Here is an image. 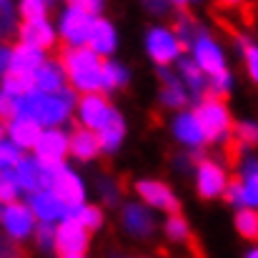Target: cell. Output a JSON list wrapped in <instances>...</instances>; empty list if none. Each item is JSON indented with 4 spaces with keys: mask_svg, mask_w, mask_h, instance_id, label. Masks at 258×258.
Segmentation results:
<instances>
[{
    "mask_svg": "<svg viewBox=\"0 0 258 258\" xmlns=\"http://www.w3.org/2000/svg\"><path fill=\"white\" fill-rule=\"evenodd\" d=\"M231 143H236V148L243 151H253L258 143V120L256 118H241L233 123V133H231Z\"/></svg>",
    "mask_w": 258,
    "mask_h": 258,
    "instance_id": "cell-32",
    "label": "cell"
},
{
    "mask_svg": "<svg viewBox=\"0 0 258 258\" xmlns=\"http://www.w3.org/2000/svg\"><path fill=\"white\" fill-rule=\"evenodd\" d=\"M98 138V146H100V156H118L120 148L125 146V138H128V120L123 113H118L105 128H100L95 133Z\"/></svg>",
    "mask_w": 258,
    "mask_h": 258,
    "instance_id": "cell-26",
    "label": "cell"
},
{
    "mask_svg": "<svg viewBox=\"0 0 258 258\" xmlns=\"http://www.w3.org/2000/svg\"><path fill=\"white\" fill-rule=\"evenodd\" d=\"M8 66H10V45L0 43V78L8 73Z\"/></svg>",
    "mask_w": 258,
    "mask_h": 258,
    "instance_id": "cell-49",
    "label": "cell"
},
{
    "mask_svg": "<svg viewBox=\"0 0 258 258\" xmlns=\"http://www.w3.org/2000/svg\"><path fill=\"white\" fill-rule=\"evenodd\" d=\"M168 131H171V138L183 148V153H190V156H198L206 151V133L198 123V118L193 115L190 108L185 110H178L171 115V123H168Z\"/></svg>",
    "mask_w": 258,
    "mask_h": 258,
    "instance_id": "cell-13",
    "label": "cell"
},
{
    "mask_svg": "<svg viewBox=\"0 0 258 258\" xmlns=\"http://www.w3.org/2000/svg\"><path fill=\"white\" fill-rule=\"evenodd\" d=\"M40 133H43V128H40L33 118L13 115L10 120H5V138H8L20 153H30Z\"/></svg>",
    "mask_w": 258,
    "mask_h": 258,
    "instance_id": "cell-22",
    "label": "cell"
},
{
    "mask_svg": "<svg viewBox=\"0 0 258 258\" xmlns=\"http://www.w3.org/2000/svg\"><path fill=\"white\" fill-rule=\"evenodd\" d=\"M143 53L156 68H173L185 55L171 23H151L143 30Z\"/></svg>",
    "mask_w": 258,
    "mask_h": 258,
    "instance_id": "cell-5",
    "label": "cell"
},
{
    "mask_svg": "<svg viewBox=\"0 0 258 258\" xmlns=\"http://www.w3.org/2000/svg\"><path fill=\"white\" fill-rule=\"evenodd\" d=\"M110 258H151V256H138V253H113Z\"/></svg>",
    "mask_w": 258,
    "mask_h": 258,
    "instance_id": "cell-52",
    "label": "cell"
},
{
    "mask_svg": "<svg viewBox=\"0 0 258 258\" xmlns=\"http://www.w3.org/2000/svg\"><path fill=\"white\" fill-rule=\"evenodd\" d=\"M190 110L198 118L208 146H231V133H233L236 118H233V110H231L228 100L203 95L201 100L193 103Z\"/></svg>",
    "mask_w": 258,
    "mask_h": 258,
    "instance_id": "cell-3",
    "label": "cell"
},
{
    "mask_svg": "<svg viewBox=\"0 0 258 258\" xmlns=\"http://www.w3.org/2000/svg\"><path fill=\"white\" fill-rule=\"evenodd\" d=\"M141 8L146 10V15L156 18L158 23H161L166 15H171V13H173L171 0H141Z\"/></svg>",
    "mask_w": 258,
    "mask_h": 258,
    "instance_id": "cell-44",
    "label": "cell"
},
{
    "mask_svg": "<svg viewBox=\"0 0 258 258\" xmlns=\"http://www.w3.org/2000/svg\"><path fill=\"white\" fill-rule=\"evenodd\" d=\"M133 193H136V201H141L153 213H166V216L180 213V196L166 178L141 175L133 180Z\"/></svg>",
    "mask_w": 258,
    "mask_h": 258,
    "instance_id": "cell-6",
    "label": "cell"
},
{
    "mask_svg": "<svg viewBox=\"0 0 258 258\" xmlns=\"http://www.w3.org/2000/svg\"><path fill=\"white\" fill-rule=\"evenodd\" d=\"M66 88H68V83H66V71H63L60 60L48 55L43 60V66L33 73V90L55 95V93H63Z\"/></svg>",
    "mask_w": 258,
    "mask_h": 258,
    "instance_id": "cell-23",
    "label": "cell"
},
{
    "mask_svg": "<svg viewBox=\"0 0 258 258\" xmlns=\"http://www.w3.org/2000/svg\"><path fill=\"white\" fill-rule=\"evenodd\" d=\"M118 223H120V231L131 241H138V243H146V241H151L158 233V218H156V213L151 208H146L136 198L123 201L118 206Z\"/></svg>",
    "mask_w": 258,
    "mask_h": 258,
    "instance_id": "cell-8",
    "label": "cell"
},
{
    "mask_svg": "<svg viewBox=\"0 0 258 258\" xmlns=\"http://www.w3.org/2000/svg\"><path fill=\"white\" fill-rule=\"evenodd\" d=\"M198 25H201V23H198L190 13H178V15H175V20L171 23V28H173V33H175V38L180 40L183 50H185V45L190 43V38L196 35Z\"/></svg>",
    "mask_w": 258,
    "mask_h": 258,
    "instance_id": "cell-39",
    "label": "cell"
},
{
    "mask_svg": "<svg viewBox=\"0 0 258 258\" xmlns=\"http://www.w3.org/2000/svg\"><path fill=\"white\" fill-rule=\"evenodd\" d=\"M45 3H48V5H66L68 0H45Z\"/></svg>",
    "mask_w": 258,
    "mask_h": 258,
    "instance_id": "cell-54",
    "label": "cell"
},
{
    "mask_svg": "<svg viewBox=\"0 0 258 258\" xmlns=\"http://www.w3.org/2000/svg\"><path fill=\"white\" fill-rule=\"evenodd\" d=\"M218 8H223V10H236V8H243L248 0H213Z\"/></svg>",
    "mask_w": 258,
    "mask_h": 258,
    "instance_id": "cell-51",
    "label": "cell"
},
{
    "mask_svg": "<svg viewBox=\"0 0 258 258\" xmlns=\"http://www.w3.org/2000/svg\"><path fill=\"white\" fill-rule=\"evenodd\" d=\"M55 228V256H86L90 248V233L73 218H63Z\"/></svg>",
    "mask_w": 258,
    "mask_h": 258,
    "instance_id": "cell-15",
    "label": "cell"
},
{
    "mask_svg": "<svg viewBox=\"0 0 258 258\" xmlns=\"http://www.w3.org/2000/svg\"><path fill=\"white\" fill-rule=\"evenodd\" d=\"M233 211L241 208H256L258 206V178H248V180H238L231 175L223 196H221Z\"/></svg>",
    "mask_w": 258,
    "mask_h": 258,
    "instance_id": "cell-25",
    "label": "cell"
},
{
    "mask_svg": "<svg viewBox=\"0 0 258 258\" xmlns=\"http://www.w3.org/2000/svg\"><path fill=\"white\" fill-rule=\"evenodd\" d=\"M48 58V53L33 48V45H25V43H15L10 45V66H8V73H20V76H33L43 60Z\"/></svg>",
    "mask_w": 258,
    "mask_h": 258,
    "instance_id": "cell-27",
    "label": "cell"
},
{
    "mask_svg": "<svg viewBox=\"0 0 258 258\" xmlns=\"http://www.w3.org/2000/svg\"><path fill=\"white\" fill-rule=\"evenodd\" d=\"M161 231H163L166 241H171V243H188L190 236H193L190 221L183 213H168L166 221H163V226H161Z\"/></svg>",
    "mask_w": 258,
    "mask_h": 258,
    "instance_id": "cell-33",
    "label": "cell"
},
{
    "mask_svg": "<svg viewBox=\"0 0 258 258\" xmlns=\"http://www.w3.org/2000/svg\"><path fill=\"white\" fill-rule=\"evenodd\" d=\"M233 48L246 68V76L251 83H258V45H256V38L251 33H236L233 38Z\"/></svg>",
    "mask_w": 258,
    "mask_h": 258,
    "instance_id": "cell-30",
    "label": "cell"
},
{
    "mask_svg": "<svg viewBox=\"0 0 258 258\" xmlns=\"http://www.w3.org/2000/svg\"><path fill=\"white\" fill-rule=\"evenodd\" d=\"M18 15H15V0H0V43H8L10 35L18 30Z\"/></svg>",
    "mask_w": 258,
    "mask_h": 258,
    "instance_id": "cell-38",
    "label": "cell"
},
{
    "mask_svg": "<svg viewBox=\"0 0 258 258\" xmlns=\"http://www.w3.org/2000/svg\"><path fill=\"white\" fill-rule=\"evenodd\" d=\"M88 50H93L100 60L105 58H115V53L120 50V30L118 25L100 15L93 20V28H90V35H88V43H86Z\"/></svg>",
    "mask_w": 258,
    "mask_h": 258,
    "instance_id": "cell-16",
    "label": "cell"
},
{
    "mask_svg": "<svg viewBox=\"0 0 258 258\" xmlns=\"http://www.w3.org/2000/svg\"><path fill=\"white\" fill-rule=\"evenodd\" d=\"M0 258H25V253L20 251V246H15L0 236Z\"/></svg>",
    "mask_w": 258,
    "mask_h": 258,
    "instance_id": "cell-48",
    "label": "cell"
},
{
    "mask_svg": "<svg viewBox=\"0 0 258 258\" xmlns=\"http://www.w3.org/2000/svg\"><path fill=\"white\" fill-rule=\"evenodd\" d=\"M68 3L76 5V8H81L90 18H100L105 13V8H108V0H68Z\"/></svg>",
    "mask_w": 258,
    "mask_h": 258,
    "instance_id": "cell-45",
    "label": "cell"
},
{
    "mask_svg": "<svg viewBox=\"0 0 258 258\" xmlns=\"http://www.w3.org/2000/svg\"><path fill=\"white\" fill-rule=\"evenodd\" d=\"M236 178H238V180L258 178V156L253 151L238 153V161H236Z\"/></svg>",
    "mask_w": 258,
    "mask_h": 258,
    "instance_id": "cell-42",
    "label": "cell"
},
{
    "mask_svg": "<svg viewBox=\"0 0 258 258\" xmlns=\"http://www.w3.org/2000/svg\"><path fill=\"white\" fill-rule=\"evenodd\" d=\"M0 138H5V120H0Z\"/></svg>",
    "mask_w": 258,
    "mask_h": 258,
    "instance_id": "cell-55",
    "label": "cell"
},
{
    "mask_svg": "<svg viewBox=\"0 0 258 258\" xmlns=\"http://www.w3.org/2000/svg\"><path fill=\"white\" fill-rule=\"evenodd\" d=\"M30 241L35 243V248H38L40 253H55V228H53V226L38 223Z\"/></svg>",
    "mask_w": 258,
    "mask_h": 258,
    "instance_id": "cell-40",
    "label": "cell"
},
{
    "mask_svg": "<svg viewBox=\"0 0 258 258\" xmlns=\"http://www.w3.org/2000/svg\"><path fill=\"white\" fill-rule=\"evenodd\" d=\"M58 60L66 71L68 90H73L76 95L100 93V66H103V60L93 50H88V48H63Z\"/></svg>",
    "mask_w": 258,
    "mask_h": 258,
    "instance_id": "cell-2",
    "label": "cell"
},
{
    "mask_svg": "<svg viewBox=\"0 0 258 258\" xmlns=\"http://www.w3.org/2000/svg\"><path fill=\"white\" fill-rule=\"evenodd\" d=\"M18 43H25V45H33L43 53H50L55 45H58V33H55V25L50 18H40V20H25V23H18Z\"/></svg>",
    "mask_w": 258,
    "mask_h": 258,
    "instance_id": "cell-20",
    "label": "cell"
},
{
    "mask_svg": "<svg viewBox=\"0 0 258 258\" xmlns=\"http://www.w3.org/2000/svg\"><path fill=\"white\" fill-rule=\"evenodd\" d=\"M33 213V218L38 223H48V226H55L60 223L66 216H68V206L50 190V188H43V190H35L30 196L23 198Z\"/></svg>",
    "mask_w": 258,
    "mask_h": 258,
    "instance_id": "cell-17",
    "label": "cell"
},
{
    "mask_svg": "<svg viewBox=\"0 0 258 258\" xmlns=\"http://www.w3.org/2000/svg\"><path fill=\"white\" fill-rule=\"evenodd\" d=\"M76 98L78 95L68 88L55 95L33 90L23 98H15V115L33 118L40 128H68V123L73 118Z\"/></svg>",
    "mask_w": 258,
    "mask_h": 258,
    "instance_id": "cell-1",
    "label": "cell"
},
{
    "mask_svg": "<svg viewBox=\"0 0 258 258\" xmlns=\"http://www.w3.org/2000/svg\"><path fill=\"white\" fill-rule=\"evenodd\" d=\"M243 258H258V248H256V246H251V248L243 253Z\"/></svg>",
    "mask_w": 258,
    "mask_h": 258,
    "instance_id": "cell-53",
    "label": "cell"
},
{
    "mask_svg": "<svg viewBox=\"0 0 258 258\" xmlns=\"http://www.w3.org/2000/svg\"><path fill=\"white\" fill-rule=\"evenodd\" d=\"M173 73H175L178 81L183 83L188 98H190V103H196V100H201V98L206 95V83H208V78L196 68V63H193L188 55H183V58L173 66Z\"/></svg>",
    "mask_w": 258,
    "mask_h": 258,
    "instance_id": "cell-28",
    "label": "cell"
},
{
    "mask_svg": "<svg viewBox=\"0 0 258 258\" xmlns=\"http://www.w3.org/2000/svg\"><path fill=\"white\" fill-rule=\"evenodd\" d=\"M118 113L120 110L103 93L78 95L76 98V108H73V118L78 120V128H86L90 133H98L100 128H105Z\"/></svg>",
    "mask_w": 258,
    "mask_h": 258,
    "instance_id": "cell-10",
    "label": "cell"
},
{
    "mask_svg": "<svg viewBox=\"0 0 258 258\" xmlns=\"http://www.w3.org/2000/svg\"><path fill=\"white\" fill-rule=\"evenodd\" d=\"M193 188H196V196L201 201H218L231 180V171L223 161L218 158H211V156H201L196 158L193 168Z\"/></svg>",
    "mask_w": 258,
    "mask_h": 258,
    "instance_id": "cell-7",
    "label": "cell"
},
{
    "mask_svg": "<svg viewBox=\"0 0 258 258\" xmlns=\"http://www.w3.org/2000/svg\"><path fill=\"white\" fill-rule=\"evenodd\" d=\"M68 158H73L81 166H90L100 158V146L95 133L86 128H73L68 131Z\"/></svg>",
    "mask_w": 258,
    "mask_h": 258,
    "instance_id": "cell-21",
    "label": "cell"
},
{
    "mask_svg": "<svg viewBox=\"0 0 258 258\" xmlns=\"http://www.w3.org/2000/svg\"><path fill=\"white\" fill-rule=\"evenodd\" d=\"M20 198H23V190H20L13 171L0 173V206L13 203V201H20Z\"/></svg>",
    "mask_w": 258,
    "mask_h": 258,
    "instance_id": "cell-41",
    "label": "cell"
},
{
    "mask_svg": "<svg viewBox=\"0 0 258 258\" xmlns=\"http://www.w3.org/2000/svg\"><path fill=\"white\" fill-rule=\"evenodd\" d=\"M93 190L98 196V206L100 208H118L125 198H123V183L113 175V173H98Z\"/></svg>",
    "mask_w": 258,
    "mask_h": 258,
    "instance_id": "cell-29",
    "label": "cell"
},
{
    "mask_svg": "<svg viewBox=\"0 0 258 258\" xmlns=\"http://www.w3.org/2000/svg\"><path fill=\"white\" fill-rule=\"evenodd\" d=\"M66 218H73L76 223H81L83 228H86L88 233H95V231H100L103 226H105V208H100L98 203H81V206H73V208H68V216Z\"/></svg>",
    "mask_w": 258,
    "mask_h": 258,
    "instance_id": "cell-31",
    "label": "cell"
},
{
    "mask_svg": "<svg viewBox=\"0 0 258 258\" xmlns=\"http://www.w3.org/2000/svg\"><path fill=\"white\" fill-rule=\"evenodd\" d=\"M185 55L196 63V68L208 78L213 73H221L226 68H231V55L228 48L213 35L211 28H206L203 23L198 25L196 35L190 38V43L185 45Z\"/></svg>",
    "mask_w": 258,
    "mask_h": 258,
    "instance_id": "cell-4",
    "label": "cell"
},
{
    "mask_svg": "<svg viewBox=\"0 0 258 258\" xmlns=\"http://www.w3.org/2000/svg\"><path fill=\"white\" fill-rule=\"evenodd\" d=\"M233 228H236V233H238L243 241L256 243V238H258L256 208H241V211H236V213H233Z\"/></svg>",
    "mask_w": 258,
    "mask_h": 258,
    "instance_id": "cell-35",
    "label": "cell"
},
{
    "mask_svg": "<svg viewBox=\"0 0 258 258\" xmlns=\"http://www.w3.org/2000/svg\"><path fill=\"white\" fill-rule=\"evenodd\" d=\"M13 175H15V180H18L23 196H30V193H35V190L48 188V183H50V166L40 163V161H38L35 156H30V153H23L20 161L15 163V168H13Z\"/></svg>",
    "mask_w": 258,
    "mask_h": 258,
    "instance_id": "cell-18",
    "label": "cell"
},
{
    "mask_svg": "<svg viewBox=\"0 0 258 258\" xmlns=\"http://www.w3.org/2000/svg\"><path fill=\"white\" fill-rule=\"evenodd\" d=\"M35 226H38V221L33 218V213L23 198L0 206V236L8 238L10 243L20 246V243L30 241Z\"/></svg>",
    "mask_w": 258,
    "mask_h": 258,
    "instance_id": "cell-11",
    "label": "cell"
},
{
    "mask_svg": "<svg viewBox=\"0 0 258 258\" xmlns=\"http://www.w3.org/2000/svg\"><path fill=\"white\" fill-rule=\"evenodd\" d=\"M15 115V98L0 90V120H10Z\"/></svg>",
    "mask_w": 258,
    "mask_h": 258,
    "instance_id": "cell-46",
    "label": "cell"
},
{
    "mask_svg": "<svg viewBox=\"0 0 258 258\" xmlns=\"http://www.w3.org/2000/svg\"><path fill=\"white\" fill-rule=\"evenodd\" d=\"M93 20L95 18H90L88 13H83L81 8H76L71 3L60 5V10L53 20L55 33H58V43H63V48H86Z\"/></svg>",
    "mask_w": 258,
    "mask_h": 258,
    "instance_id": "cell-9",
    "label": "cell"
},
{
    "mask_svg": "<svg viewBox=\"0 0 258 258\" xmlns=\"http://www.w3.org/2000/svg\"><path fill=\"white\" fill-rule=\"evenodd\" d=\"M233 90H236V73H233L231 68L208 76L206 95H211V98H221V100H228V95H231Z\"/></svg>",
    "mask_w": 258,
    "mask_h": 258,
    "instance_id": "cell-34",
    "label": "cell"
},
{
    "mask_svg": "<svg viewBox=\"0 0 258 258\" xmlns=\"http://www.w3.org/2000/svg\"><path fill=\"white\" fill-rule=\"evenodd\" d=\"M0 90L8 93L10 98H23L33 93V76H20V73H5L0 78Z\"/></svg>",
    "mask_w": 258,
    "mask_h": 258,
    "instance_id": "cell-36",
    "label": "cell"
},
{
    "mask_svg": "<svg viewBox=\"0 0 258 258\" xmlns=\"http://www.w3.org/2000/svg\"><path fill=\"white\" fill-rule=\"evenodd\" d=\"M58 258H88V256H58Z\"/></svg>",
    "mask_w": 258,
    "mask_h": 258,
    "instance_id": "cell-56",
    "label": "cell"
},
{
    "mask_svg": "<svg viewBox=\"0 0 258 258\" xmlns=\"http://www.w3.org/2000/svg\"><path fill=\"white\" fill-rule=\"evenodd\" d=\"M20 156H23V153H20L8 138H0V173L13 171L15 163L20 161Z\"/></svg>",
    "mask_w": 258,
    "mask_h": 258,
    "instance_id": "cell-43",
    "label": "cell"
},
{
    "mask_svg": "<svg viewBox=\"0 0 258 258\" xmlns=\"http://www.w3.org/2000/svg\"><path fill=\"white\" fill-rule=\"evenodd\" d=\"M131 81H133L131 66H125L118 58H105L103 60V66H100V93L103 95L110 98L113 93L131 86Z\"/></svg>",
    "mask_w": 258,
    "mask_h": 258,
    "instance_id": "cell-24",
    "label": "cell"
},
{
    "mask_svg": "<svg viewBox=\"0 0 258 258\" xmlns=\"http://www.w3.org/2000/svg\"><path fill=\"white\" fill-rule=\"evenodd\" d=\"M48 188H50L68 208L86 203L88 193H90L88 180L76 171L68 161H66V163H58V166H50V183H48Z\"/></svg>",
    "mask_w": 258,
    "mask_h": 258,
    "instance_id": "cell-12",
    "label": "cell"
},
{
    "mask_svg": "<svg viewBox=\"0 0 258 258\" xmlns=\"http://www.w3.org/2000/svg\"><path fill=\"white\" fill-rule=\"evenodd\" d=\"M30 156L45 166H58L68 161V128H43Z\"/></svg>",
    "mask_w": 258,
    "mask_h": 258,
    "instance_id": "cell-14",
    "label": "cell"
},
{
    "mask_svg": "<svg viewBox=\"0 0 258 258\" xmlns=\"http://www.w3.org/2000/svg\"><path fill=\"white\" fill-rule=\"evenodd\" d=\"M156 76H158V105L163 110H171V113H178V110H185L190 108V98L185 93L183 83L178 81V76L173 73V68H156Z\"/></svg>",
    "mask_w": 258,
    "mask_h": 258,
    "instance_id": "cell-19",
    "label": "cell"
},
{
    "mask_svg": "<svg viewBox=\"0 0 258 258\" xmlns=\"http://www.w3.org/2000/svg\"><path fill=\"white\" fill-rule=\"evenodd\" d=\"M201 3H206V0H171L173 10H178V13H188V8H196Z\"/></svg>",
    "mask_w": 258,
    "mask_h": 258,
    "instance_id": "cell-50",
    "label": "cell"
},
{
    "mask_svg": "<svg viewBox=\"0 0 258 258\" xmlns=\"http://www.w3.org/2000/svg\"><path fill=\"white\" fill-rule=\"evenodd\" d=\"M15 15L20 23L50 18V5L45 0H15Z\"/></svg>",
    "mask_w": 258,
    "mask_h": 258,
    "instance_id": "cell-37",
    "label": "cell"
},
{
    "mask_svg": "<svg viewBox=\"0 0 258 258\" xmlns=\"http://www.w3.org/2000/svg\"><path fill=\"white\" fill-rule=\"evenodd\" d=\"M196 158L198 156H190V153H178L175 158H173V168L178 173H190V168H193V163H196Z\"/></svg>",
    "mask_w": 258,
    "mask_h": 258,
    "instance_id": "cell-47",
    "label": "cell"
}]
</instances>
